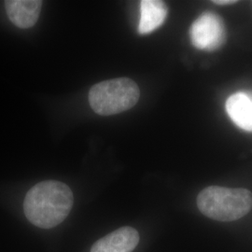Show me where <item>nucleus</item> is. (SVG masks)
Listing matches in <instances>:
<instances>
[{
    "instance_id": "1",
    "label": "nucleus",
    "mask_w": 252,
    "mask_h": 252,
    "mask_svg": "<svg viewBox=\"0 0 252 252\" xmlns=\"http://www.w3.org/2000/svg\"><path fill=\"white\" fill-rule=\"evenodd\" d=\"M73 193L63 182L46 180L28 190L24 210L28 220L39 228L51 229L68 216L73 207Z\"/></svg>"
},
{
    "instance_id": "6",
    "label": "nucleus",
    "mask_w": 252,
    "mask_h": 252,
    "mask_svg": "<svg viewBox=\"0 0 252 252\" xmlns=\"http://www.w3.org/2000/svg\"><path fill=\"white\" fill-rule=\"evenodd\" d=\"M42 1L39 0H8L5 1V9L9 20L19 28H29L36 25Z\"/></svg>"
},
{
    "instance_id": "9",
    "label": "nucleus",
    "mask_w": 252,
    "mask_h": 252,
    "mask_svg": "<svg viewBox=\"0 0 252 252\" xmlns=\"http://www.w3.org/2000/svg\"><path fill=\"white\" fill-rule=\"evenodd\" d=\"M213 3H215L217 5H231L236 3L235 0H214Z\"/></svg>"
},
{
    "instance_id": "7",
    "label": "nucleus",
    "mask_w": 252,
    "mask_h": 252,
    "mask_svg": "<svg viewBox=\"0 0 252 252\" xmlns=\"http://www.w3.org/2000/svg\"><path fill=\"white\" fill-rule=\"evenodd\" d=\"M226 111L234 125L252 132V92H238L228 97Z\"/></svg>"
},
{
    "instance_id": "4",
    "label": "nucleus",
    "mask_w": 252,
    "mask_h": 252,
    "mask_svg": "<svg viewBox=\"0 0 252 252\" xmlns=\"http://www.w3.org/2000/svg\"><path fill=\"white\" fill-rule=\"evenodd\" d=\"M191 44L199 50L212 52L224 44L226 31L223 21L213 12H204L189 29Z\"/></svg>"
},
{
    "instance_id": "3",
    "label": "nucleus",
    "mask_w": 252,
    "mask_h": 252,
    "mask_svg": "<svg viewBox=\"0 0 252 252\" xmlns=\"http://www.w3.org/2000/svg\"><path fill=\"white\" fill-rule=\"evenodd\" d=\"M140 96L135 81L118 78L101 81L89 92V103L93 110L102 116H110L133 108Z\"/></svg>"
},
{
    "instance_id": "5",
    "label": "nucleus",
    "mask_w": 252,
    "mask_h": 252,
    "mask_svg": "<svg viewBox=\"0 0 252 252\" xmlns=\"http://www.w3.org/2000/svg\"><path fill=\"white\" fill-rule=\"evenodd\" d=\"M139 242V234L132 227H122L100 238L91 252H132Z\"/></svg>"
},
{
    "instance_id": "8",
    "label": "nucleus",
    "mask_w": 252,
    "mask_h": 252,
    "mask_svg": "<svg viewBox=\"0 0 252 252\" xmlns=\"http://www.w3.org/2000/svg\"><path fill=\"white\" fill-rule=\"evenodd\" d=\"M167 16V7L159 0H143L140 2V20L138 32L150 34L162 26Z\"/></svg>"
},
{
    "instance_id": "2",
    "label": "nucleus",
    "mask_w": 252,
    "mask_h": 252,
    "mask_svg": "<svg viewBox=\"0 0 252 252\" xmlns=\"http://www.w3.org/2000/svg\"><path fill=\"white\" fill-rule=\"evenodd\" d=\"M199 210L212 220L234 221L246 216L252 208V193L247 189L209 186L197 197Z\"/></svg>"
}]
</instances>
